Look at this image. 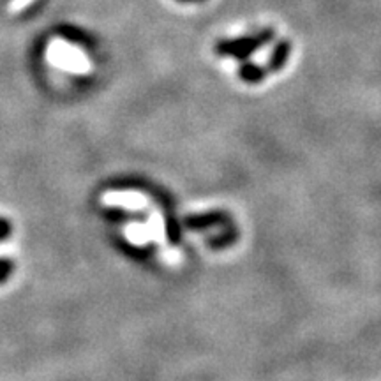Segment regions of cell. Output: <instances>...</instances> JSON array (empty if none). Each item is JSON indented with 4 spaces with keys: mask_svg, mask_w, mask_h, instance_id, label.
Listing matches in <instances>:
<instances>
[{
    "mask_svg": "<svg viewBox=\"0 0 381 381\" xmlns=\"http://www.w3.org/2000/svg\"><path fill=\"white\" fill-rule=\"evenodd\" d=\"M267 74V69L254 62H248V60H244V64L238 67V76H241V79H244L245 83H260L263 82Z\"/></svg>",
    "mask_w": 381,
    "mask_h": 381,
    "instance_id": "cell-4",
    "label": "cell"
},
{
    "mask_svg": "<svg viewBox=\"0 0 381 381\" xmlns=\"http://www.w3.org/2000/svg\"><path fill=\"white\" fill-rule=\"evenodd\" d=\"M275 38L274 28H263L251 35H242L235 39H223L216 45V52L223 57H231L237 60H248L253 53L260 52L263 46L270 45Z\"/></svg>",
    "mask_w": 381,
    "mask_h": 381,
    "instance_id": "cell-2",
    "label": "cell"
},
{
    "mask_svg": "<svg viewBox=\"0 0 381 381\" xmlns=\"http://www.w3.org/2000/svg\"><path fill=\"white\" fill-rule=\"evenodd\" d=\"M31 4H34V0H11L9 6H7V11H9L11 14H18L20 11L27 9Z\"/></svg>",
    "mask_w": 381,
    "mask_h": 381,
    "instance_id": "cell-5",
    "label": "cell"
},
{
    "mask_svg": "<svg viewBox=\"0 0 381 381\" xmlns=\"http://www.w3.org/2000/svg\"><path fill=\"white\" fill-rule=\"evenodd\" d=\"M182 2H186V0H182Z\"/></svg>",
    "mask_w": 381,
    "mask_h": 381,
    "instance_id": "cell-7",
    "label": "cell"
},
{
    "mask_svg": "<svg viewBox=\"0 0 381 381\" xmlns=\"http://www.w3.org/2000/svg\"><path fill=\"white\" fill-rule=\"evenodd\" d=\"M194 2H203V0H194Z\"/></svg>",
    "mask_w": 381,
    "mask_h": 381,
    "instance_id": "cell-6",
    "label": "cell"
},
{
    "mask_svg": "<svg viewBox=\"0 0 381 381\" xmlns=\"http://www.w3.org/2000/svg\"><path fill=\"white\" fill-rule=\"evenodd\" d=\"M46 60L50 65L71 74H89L92 62L79 46L64 38H52L46 45Z\"/></svg>",
    "mask_w": 381,
    "mask_h": 381,
    "instance_id": "cell-1",
    "label": "cell"
},
{
    "mask_svg": "<svg viewBox=\"0 0 381 381\" xmlns=\"http://www.w3.org/2000/svg\"><path fill=\"white\" fill-rule=\"evenodd\" d=\"M289 55H292V43L288 39H281V41L275 43L274 50H272L270 57H268L267 72H279L286 64H288Z\"/></svg>",
    "mask_w": 381,
    "mask_h": 381,
    "instance_id": "cell-3",
    "label": "cell"
}]
</instances>
